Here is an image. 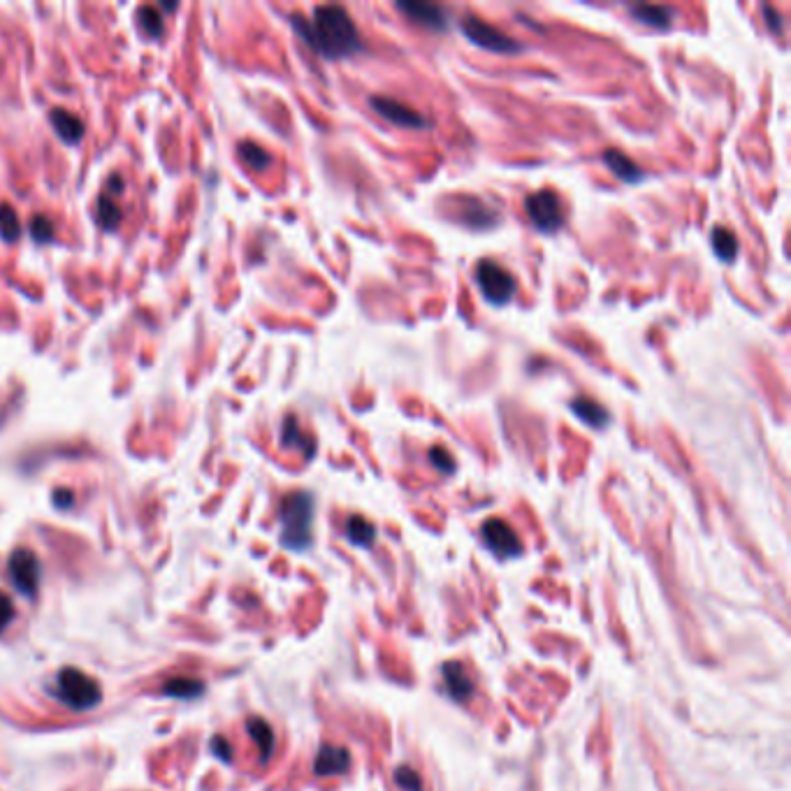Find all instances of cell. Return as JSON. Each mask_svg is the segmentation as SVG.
Here are the masks:
<instances>
[{
	"instance_id": "4",
	"label": "cell",
	"mask_w": 791,
	"mask_h": 791,
	"mask_svg": "<svg viewBox=\"0 0 791 791\" xmlns=\"http://www.w3.org/2000/svg\"><path fill=\"white\" fill-rule=\"evenodd\" d=\"M476 286L481 290L483 300L492 307H506L518 290L513 274L497 260H481L476 265Z\"/></svg>"
},
{
	"instance_id": "12",
	"label": "cell",
	"mask_w": 791,
	"mask_h": 791,
	"mask_svg": "<svg viewBox=\"0 0 791 791\" xmlns=\"http://www.w3.org/2000/svg\"><path fill=\"white\" fill-rule=\"evenodd\" d=\"M569 411L576 418L583 420L585 425L594 427V430H604V427L611 423V413H608L606 406H601L597 399H592L587 395L573 397L569 402Z\"/></svg>"
},
{
	"instance_id": "17",
	"label": "cell",
	"mask_w": 791,
	"mask_h": 791,
	"mask_svg": "<svg viewBox=\"0 0 791 791\" xmlns=\"http://www.w3.org/2000/svg\"><path fill=\"white\" fill-rule=\"evenodd\" d=\"M281 444L286 448H297V451H302V455L307 457V460L316 455L314 439H311L309 434L302 432V427H300V423H297L295 416H286V420H283Z\"/></svg>"
},
{
	"instance_id": "27",
	"label": "cell",
	"mask_w": 791,
	"mask_h": 791,
	"mask_svg": "<svg viewBox=\"0 0 791 791\" xmlns=\"http://www.w3.org/2000/svg\"><path fill=\"white\" fill-rule=\"evenodd\" d=\"M430 462L441 471V474H446V476L455 471V457L451 455V451H446L444 446L430 448Z\"/></svg>"
},
{
	"instance_id": "28",
	"label": "cell",
	"mask_w": 791,
	"mask_h": 791,
	"mask_svg": "<svg viewBox=\"0 0 791 791\" xmlns=\"http://www.w3.org/2000/svg\"><path fill=\"white\" fill-rule=\"evenodd\" d=\"M395 782L404 791H423V782H420V775L416 771H411L409 766H399L395 771Z\"/></svg>"
},
{
	"instance_id": "5",
	"label": "cell",
	"mask_w": 791,
	"mask_h": 791,
	"mask_svg": "<svg viewBox=\"0 0 791 791\" xmlns=\"http://www.w3.org/2000/svg\"><path fill=\"white\" fill-rule=\"evenodd\" d=\"M525 212L532 226L543 232V235H555L566 223L562 200L553 188H541V191L529 193L525 198Z\"/></svg>"
},
{
	"instance_id": "10",
	"label": "cell",
	"mask_w": 791,
	"mask_h": 791,
	"mask_svg": "<svg viewBox=\"0 0 791 791\" xmlns=\"http://www.w3.org/2000/svg\"><path fill=\"white\" fill-rule=\"evenodd\" d=\"M481 534H483L485 546H488L492 553L499 557H518L522 553L520 536L515 534V529L509 525V522H504L502 518H490L483 525Z\"/></svg>"
},
{
	"instance_id": "3",
	"label": "cell",
	"mask_w": 791,
	"mask_h": 791,
	"mask_svg": "<svg viewBox=\"0 0 791 791\" xmlns=\"http://www.w3.org/2000/svg\"><path fill=\"white\" fill-rule=\"evenodd\" d=\"M56 696L70 710H91L103 699V687L96 678L79 669H63L56 676Z\"/></svg>"
},
{
	"instance_id": "32",
	"label": "cell",
	"mask_w": 791,
	"mask_h": 791,
	"mask_svg": "<svg viewBox=\"0 0 791 791\" xmlns=\"http://www.w3.org/2000/svg\"><path fill=\"white\" fill-rule=\"evenodd\" d=\"M212 750L216 752V757L223 759V761H230V759H232L230 745H228L223 738H214V740H212Z\"/></svg>"
},
{
	"instance_id": "11",
	"label": "cell",
	"mask_w": 791,
	"mask_h": 791,
	"mask_svg": "<svg viewBox=\"0 0 791 791\" xmlns=\"http://www.w3.org/2000/svg\"><path fill=\"white\" fill-rule=\"evenodd\" d=\"M455 216H460L462 226L471 230H490L497 226V212L476 198H457Z\"/></svg>"
},
{
	"instance_id": "2",
	"label": "cell",
	"mask_w": 791,
	"mask_h": 791,
	"mask_svg": "<svg viewBox=\"0 0 791 791\" xmlns=\"http://www.w3.org/2000/svg\"><path fill=\"white\" fill-rule=\"evenodd\" d=\"M314 515L316 502L311 492L297 490L283 497L279 509L283 548L300 553V550H307L311 546V541H314Z\"/></svg>"
},
{
	"instance_id": "8",
	"label": "cell",
	"mask_w": 791,
	"mask_h": 791,
	"mask_svg": "<svg viewBox=\"0 0 791 791\" xmlns=\"http://www.w3.org/2000/svg\"><path fill=\"white\" fill-rule=\"evenodd\" d=\"M369 105H372V110L379 114L381 119L393 123V126L413 128V130H423L432 126L430 119H425V116L413 110V107L399 103V100L390 96H372L369 98Z\"/></svg>"
},
{
	"instance_id": "24",
	"label": "cell",
	"mask_w": 791,
	"mask_h": 791,
	"mask_svg": "<svg viewBox=\"0 0 791 791\" xmlns=\"http://www.w3.org/2000/svg\"><path fill=\"white\" fill-rule=\"evenodd\" d=\"M137 24H140V28L147 38H161L165 31L163 17L158 14V7H154V5H144V7H140V10H137Z\"/></svg>"
},
{
	"instance_id": "18",
	"label": "cell",
	"mask_w": 791,
	"mask_h": 791,
	"mask_svg": "<svg viewBox=\"0 0 791 791\" xmlns=\"http://www.w3.org/2000/svg\"><path fill=\"white\" fill-rule=\"evenodd\" d=\"M96 219H98V226L112 232L119 228V223L123 219V212H121V205L116 202L114 195L110 193H103L98 198V205H96Z\"/></svg>"
},
{
	"instance_id": "6",
	"label": "cell",
	"mask_w": 791,
	"mask_h": 791,
	"mask_svg": "<svg viewBox=\"0 0 791 791\" xmlns=\"http://www.w3.org/2000/svg\"><path fill=\"white\" fill-rule=\"evenodd\" d=\"M460 28H462L464 38H467L471 45L481 47V49H485V52L518 54V52H522V49H525V45L515 42L504 31H499L497 26L488 24V21L476 17V14H467V17L460 21Z\"/></svg>"
},
{
	"instance_id": "26",
	"label": "cell",
	"mask_w": 791,
	"mask_h": 791,
	"mask_svg": "<svg viewBox=\"0 0 791 791\" xmlns=\"http://www.w3.org/2000/svg\"><path fill=\"white\" fill-rule=\"evenodd\" d=\"M239 156L242 161L253 170H265L272 163V156L256 142H242L239 144Z\"/></svg>"
},
{
	"instance_id": "15",
	"label": "cell",
	"mask_w": 791,
	"mask_h": 791,
	"mask_svg": "<svg viewBox=\"0 0 791 791\" xmlns=\"http://www.w3.org/2000/svg\"><path fill=\"white\" fill-rule=\"evenodd\" d=\"M49 121H52V126L56 130V135L61 137L65 144H79L84 137V121L79 119V116L70 114L68 110H61V107H56V110L49 112Z\"/></svg>"
},
{
	"instance_id": "23",
	"label": "cell",
	"mask_w": 791,
	"mask_h": 791,
	"mask_svg": "<svg viewBox=\"0 0 791 791\" xmlns=\"http://www.w3.org/2000/svg\"><path fill=\"white\" fill-rule=\"evenodd\" d=\"M202 692H205V685L193 678H174L163 685V694L172 696V699H195Z\"/></svg>"
},
{
	"instance_id": "19",
	"label": "cell",
	"mask_w": 791,
	"mask_h": 791,
	"mask_svg": "<svg viewBox=\"0 0 791 791\" xmlns=\"http://www.w3.org/2000/svg\"><path fill=\"white\" fill-rule=\"evenodd\" d=\"M346 536L353 546L369 548L376 541V527L369 520L360 518V515H351L346 522Z\"/></svg>"
},
{
	"instance_id": "1",
	"label": "cell",
	"mask_w": 791,
	"mask_h": 791,
	"mask_svg": "<svg viewBox=\"0 0 791 791\" xmlns=\"http://www.w3.org/2000/svg\"><path fill=\"white\" fill-rule=\"evenodd\" d=\"M290 26L295 28V33L300 35L311 52L328 58V61H344V58H351L365 49L358 26L341 5H321L311 19L295 14L290 19Z\"/></svg>"
},
{
	"instance_id": "22",
	"label": "cell",
	"mask_w": 791,
	"mask_h": 791,
	"mask_svg": "<svg viewBox=\"0 0 791 791\" xmlns=\"http://www.w3.org/2000/svg\"><path fill=\"white\" fill-rule=\"evenodd\" d=\"M246 729H249L251 738L256 740L260 754H263V761H267L272 757L274 752V731L270 724L265 720H260V717H251L249 722H246Z\"/></svg>"
},
{
	"instance_id": "25",
	"label": "cell",
	"mask_w": 791,
	"mask_h": 791,
	"mask_svg": "<svg viewBox=\"0 0 791 791\" xmlns=\"http://www.w3.org/2000/svg\"><path fill=\"white\" fill-rule=\"evenodd\" d=\"M19 237H21V223L17 212H14V207L7 205V202H0V239L12 244L17 242Z\"/></svg>"
},
{
	"instance_id": "16",
	"label": "cell",
	"mask_w": 791,
	"mask_h": 791,
	"mask_svg": "<svg viewBox=\"0 0 791 791\" xmlns=\"http://www.w3.org/2000/svg\"><path fill=\"white\" fill-rule=\"evenodd\" d=\"M604 163H606V168L615 174V177L624 181V184H638V181L645 179V172L638 168V165L631 161L627 154H622V151H618V149H606Z\"/></svg>"
},
{
	"instance_id": "30",
	"label": "cell",
	"mask_w": 791,
	"mask_h": 791,
	"mask_svg": "<svg viewBox=\"0 0 791 791\" xmlns=\"http://www.w3.org/2000/svg\"><path fill=\"white\" fill-rule=\"evenodd\" d=\"M12 618H14L12 601H10V597H7V594L0 592V631H3L7 624L12 622Z\"/></svg>"
},
{
	"instance_id": "29",
	"label": "cell",
	"mask_w": 791,
	"mask_h": 791,
	"mask_svg": "<svg viewBox=\"0 0 791 791\" xmlns=\"http://www.w3.org/2000/svg\"><path fill=\"white\" fill-rule=\"evenodd\" d=\"M31 235H33L35 242H40V244L52 242V237H54V226H52V223H49L47 216H33V221H31Z\"/></svg>"
},
{
	"instance_id": "9",
	"label": "cell",
	"mask_w": 791,
	"mask_h": 791,
	"mask_svg": "<svg viewBox=\"0 0 791 791\" xmlns=\"http://www.w3.org/2000/svg\"><path fill=\"white\" fill-rule=\"evenodd\" d=\"M397 10L404 12L413 24L430 28V31H448L451 26V14L446 12V7L427 3V0H399Z\"/></svg>"
},
{
	"instance_id": "31",
	"label": "cell",
	"mask_w": 791,
	"mask_h": 791,
	"mask_svg": "<svg viewBox=\"0 0 791 791\" xmlns=\"http://www.w3.org/2000/svg\"><path fill=\"white\" fill-rule=\"evenodd\" d=\"M764 17H766L768 28H771L775 35H782V31H785V26H782V19H780L778 10H773L771 5H764Z\"/></svg>"
},
{
	"instance_id": "14",
	"label": "cell",
	"mask_w": 791,
	"mask_h": 791,
	"mask_svg": "<svg viewBox=\"0 0 791 791\" xmlns=\"http://www.w3.org/2000/svg\"><path fill=\"white\" fill-rule=\"evenodd\" d=\"M631 17L650 28H659V31H669L676 21V10L669 5H652V3H636L629 5Z\"/></svg>"
},
{
	"instance_id": "21",
	"label": "cell",
	"mask_w": 791,
	"mask_h": 791,
	"mask_svg": "<svg viewBox=\"0 0 791 791\" xmlns=\"http://www.w3.org/2000/svg\"><path fill=\"white\" fill-rule=\"evenodd\" d=\"M444 680H446V687H448V692H451L453 699H457V701L469 699L471 689H474V687H471L469 678L464 676V671H462L460 664H457V662L444 664Z\"/></svg>"
},
{
	"instance_id": "7",
	"label": "cell",
	"mask_w": 791,
	"mask_h": 791,
	"mask_svg": "<svg viewBox=\"0 0 791 791\" xmlns=\"http://www.w3.org/2000/svg\"><path fill=\"white\" fill-rule=\"evenodd\" d=\"M7 571H10V578L14 587L26 597H35L40 587V576H42V566L38 555L28 548H17L7 560Z\"/></svg>"
},
{
	"instance_id": "20",
	"label": "cell",
	"mask_w": 791,
	"mask_h": 791,
	"mask_svg": "<svg viewBox=\"0 0 791 791\" xmlns=\"http://www.w3.org/2000/svg\"><path fill=\"white\" fill-rule=\"evenodd\" d=\"M710 242H713V251L717 253V258L724 260V263H731L738 256V239L734 232L724 226H717L710 232Z\"/></svg>"
},
{
	"instance_id": "13",
	"label": "cell",
	"mask_w": 791,
	"mask_h": 791,
	"mask_svg": "<svg viewBox=\"0 0 791 791\" xmlns=\"http://www.w3.org/2000/svg\"><path fill=\"white\" fill-rule=\"evenodd\" d=\"M348 766H351V752L346 747L323 745L321 752L316 754L314 773L321 775V778H328V775L346 773Z\"/></svg>"
}]
</instances>
